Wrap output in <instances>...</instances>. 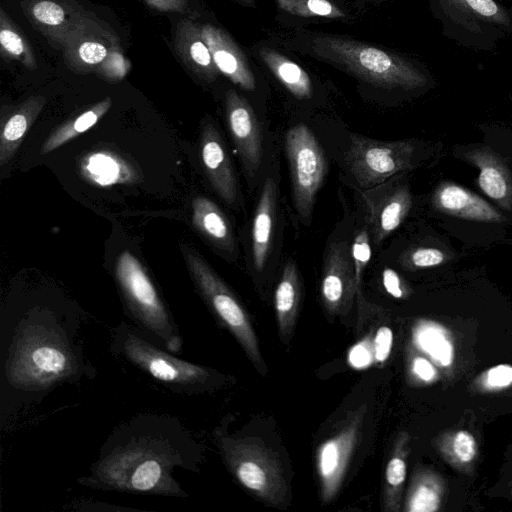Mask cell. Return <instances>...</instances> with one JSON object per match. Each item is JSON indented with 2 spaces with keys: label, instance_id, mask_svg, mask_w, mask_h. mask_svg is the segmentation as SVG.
Segmentation results:
<instances>
[{
  "label": "cell",
  "instance_id": "cell-1",
  "mask_svg": "<svg viewBox=\"0 0 512 512\" xmlns=\"http://www.w3.org/2000/svg\"><path fill=\"white\" fill-rule=\"evenodd\" d=\"M201 456V444L179 418L142 413L113 429L77 483L106 492L187 498L175 474L198 472Z\"/></svg>",
  "mask_w": 512,
  "mask_h": 512
},
{
  "label": "cell",
  "instance_id": "cell-2",
  "mask_svg": "<svg viewBox=\"0 0 512 512\" xmlns=\"http://www.w3.org/2000/svg\"><path fill=\"white\" fill-rule=\"evenodd\" d=\"M33 309L1 324L0 408L2 421L41 401L64 384L96 376L80 341L81 324Z\"/></svg>",
  "mask_w": 512,
  "mask_h": 512
},
{
  "label": "cell",
  "instance_id": "cell-3",
  "mask_svg": "<svg viewBox=\"0 0 512 512\" xmlns=\"http://www.w3.org/2000/svg\"><path fill=\"white\" fill-rule=\"evenodd\" d=\"M110 347L114 355L177 394L205 393L220 383L215 370L177 357L124 321L111 330Z\"/></svg>",
  "mask_w": 512,
  "mask_h": 512
},
{
  "label": "cell",
  "instance_id": "cell-4",
  "mask_svg": "<svg viewBox=\"0 0 512 512\" xmlns=\"http://www.w3.org/2000/svg\"><path fill=\"white\" fill-rule=\"evenodd\" d=\"M314 43L319 55L375 85L408 92L424 91L434 85L424 66L376 47L336 37L317 38Z\"/></svg>",
  "mask_w": 512,
  "mask_h": 512
},
{
  "label": "cell",
  "instance_id": "cell-5",
  "mask_svg": "<svg viewBox=\"0 0 512 512\" xmlns=\"http://www.w3.org/2000/svg\"><path fill=\"white\" fill-rule=\"evenodd\" d=\"M114 274L135 326L162 348L179 354L183 339L178 325L138 258L123 251L116 259Z\"/></svg>",
  "mask_w": 512,
  "mask_h": 512
},
{
  "label": "cell",
  "instance_id": "cell-6",
  "mask_svg": "<svg viewBox=\"0 0 512 512\" xmlns=\"http://www.w3.org/2000/svg\"><path fill=\"white\" fill-rule=\"evenodd\" d=\"M220 455L237 481L263 502L283 508L288 486L278 457L260 439L228 434L226 422L214 432Z\"/></svg>",
  "mask_w": 512,
  "mask_h": 512
},
{
  "label": "cell",
  "instance_id": "cell-7",
  "mask_svg": "<svg viewBox=\"0 0 512 512\" xmlns=\"http://www.w3.org/2000/svg\"><path fill=\"white\" fill-rule=\"evenodd\" d=\"M442 34L462 47L493 51L512 35V9L499 0H430Z\"/></svg>",
  "mask_w": 512,
  "mask_h": 512
},
{
  "label": "cell",
  "instance_id": "cell-8",
  "mask_svg": "<svg viewBox=\"0 0 512 512\" xmlns=\"http://www.w3.org/2000/svg\"><path fill=\"white\" fill-rule=\"evenodd\" d=\"M190 276L200 296L217 320L234 336L237 342L262 374L266 365L250 318L232 290L218 276L206 260L195 250L184 252Z\"/></svg>",
  "mask_w": 512,
  "mask_h": 512
},
{
  "label": "cell",
  "instance_id": "cell-9",
  "mask_svg": "<svg viewBox=\"0 0 512 512\" xmlns=\"http://www.w3.org/2000/svg\"><path fill=\"white\" fill-rule=\"evenodd\" d=\"M61 49L67 67L77 74L96 73L106 80L119 81L129 69L116 33L90 12Z\"/></svg>",
  "mask_w": 512,
  "mask_h": 512
},
{
  "label": "cell",
  "instance_id": "cell-10",
  "mask_svg": "<svg viewBox=\"0 0 512 512\" xmlns=\"http://www.w3.org/2000/svg\"><path fill=\"white\" fill-rule=\"evenodd\" d=\"M292 197L303 220L310 218L325 173L326 159L313 132L303 123L291 127L285 136Z\"/></svg>",
  "mask_w": 512,
  "mask_h": 512
},
{
  "label": "cell",
  "instance_id": "cell-11",
  "mask_svg": "<svg viewBox=\"0 0 512 512\" xmlns=\"http://www.w3.org/2000/svg\"><path fill=\"white\" fill-rule=\"evenodd\" d=\"M366 413L365 404L349 411L336 431L317 448L315 467L319 495L324 504L331 502L340 491L360 441Z\"/></svg>",
  "mask_w": 512,
  "mask_h": 512
},
{
  "label": "cell",
  "instance_id": "cell-12",
  "mask_svg": "<svg viewBox=\"0 0 512 512\" xmlns=\"http://www.w3.org/2000/svg\"><path fill=\"white\" fill-rule=\"evenodd\" d=\"M347 166L361 187H372L409 169L415 151L409 140L379 141L352 134Z\"/></svg>",
  "mask_w": 512,
  "mask_h": 512
},
{
  "label": "cell",
  "instance_id": "cell-13",
  "mask_svg": "<svg viewBox=\"0 0 512 512\" xmlns=\"http://www.w3.org/2000/svg\"><path fill=\"white\" fill-rule=\"evenodd\" d=\"M357 291L350 248L345 242L333 243L326 255L320 285L326 311L331 316L345 314Z\"/></svg>",
  "mask_w": 512,
  "mask_h": 512
},
{
  "label": "cell",
  "instance_id": "cell-14",
  "mask_svg": "<svg viewBox=\"0 0 512 512\" xmlns=\"http://www.w3.org/2000/svg\"><path fill=\"white\" fill-rule=\"evenodd\" d=\"M21 7L31 25L57 49L89 13L75 0H23Z\"/></svg>",
  "mask_w": 512,
  "mask_h": 512
},
{
  "label": "cell",
  "instance_id": "cell-15",
  "mask_svg": "<svg viewBox=\"0 0 512 512\" xmlns=\"http://www.w3.org/2000/svg\"><path fill=\"white\" fill-rule=\"evenodd\" d=\"M226 118L232 140L246 171L254 175L262 161L263 137L257 118L234 90L226 93Z\"/></svg>",
  "mask_w": 512,
  "mask_h": 512
},
{
  "label": "cell",
  "instance_id": "cell-16",
  "mask_svg": "<svg viewBox=\"0 0 512 512\" xmlns=\"http://www.w3.org/2000/svg\"><path fill=\"white\" fill-rule=\"evenodd\" d=\"M463 158L477 168V184L501 208L512 212V172L504 159L490 147H465Z\"/></svg>",
  "mask_w": 512,
  "mask_h": 512
},
{
  "label": "cell",
  "instance_id": "cell-17",
  "mask_svg": "<svg viewBox=\"0 0 512 512\" xmlns=\"http://www.w3.org/2000/svg\"><path fill=\"white\" fill-rule=\"evenodd\" d=\"M432 206L440 213L465 220L503 223L506 218L498 209L473 193L451 181L441 182L433 192Z\"/></svg>",
  "mask_w": 512,
  "mask_h": 512
},
{
  "label": "cell",
  "instance_id": "cell-18",
  "mask_svg": "<svg viewBox=\"0 0 512 512\" xmlns=\"http://www.w3.org/2000/svg\"><path fill=\"white\" fill-rule=\"evenodd\" d=\"M200 152L212 187L227 204L234 205L237 201V184L232 163L221 136L209 122L202 127Z\"/></svg>",
  "mask_w": 512,
  "mask_h": 512
},
{
  "label": "cell",
  "instance_id": "cell-19",
  "mask_svg": "<svg viewBox=\"0 0 512 512\" xmlns=\"http://www.w3.org/2000/svg\"><path fill=\"white\" fill-rule=\"evenodd\" d=\"M201 33L218 70L241 88L254 89L255 78L245 55L230 36L211 24L202 25Z\"/></svg>",
  "mask_w": 512,
  "mask_h": 512
},
{
  "label": "cell",
  "instance_id": "cell-20",
  "mask_svg": "<svg viewBox=\"0 0 512 512\" xmlns=\"http://www.w3.org/2000/svg\"><path fill=\"white\" fill-rule=\"evenodd\" d=\"M173 43L177 56L187 69L204 81L215 79L219 70L199 24L188 18L181 19L177 23Z\"/></svg>",
  "mask_w": 512,
  "mask_h": 512
},
{
  "label": "cell",
  "instance_id": "cell-21",
  "mask_svg": "<svg viewBox=\"0 0 512 512\" xmlns=\"http://www.w3.org/2000/svg\"><path fill=\"white\" fill-rule=\"evenodd\" d=\"M78 167L86 181L99 186L131 184L139 179V172L132 163L108 150L84 155Z\"/></svg>",
  "mask_w": 512,
  "mask_h": 512
},
{
  "label": "cell",
  "instance_id": "cell-22",
  "mask_svg": "<svg viewBox=\"0 0 512 512\" xmlns=\"http://www.w3.org/2000/svg\"><path fill=\"white\" fill-rule=\"evenodd\" d=\"M276 203V185L269 177L263 184L252 223V260L258 272L264 269L271 249Z\"/></svg>",
  "mask_w": 512,
  "mask_h": 512
},
{
  "label": "cell",
  "instance_id": "cell-23",
  "mask_svg": "<svg viewBox=\"0 0 512 512\" xmlns=\"http://www.w3.org/2000/svg\"><path fill=\"white\" fill-rule=\"evenodd\" d=\"M45 104L46 98L44 96H31L2 119L0 130L1 166H4L13 158Z\"/></svg>",
  "mask_w": 512,
  "mask_h": 512
},
{
  "label": "cell",
  "instance_id": "cell-24",
  "mask_svg": "<svg viewBox=\"0 0 512 512\" xmlns=\"http://www.w3.org/2000/svg\"><path fill=\"white\" fill-rule=\"evenodd\" d=\"M411 205L412 198L407 185L393 188L372 204L369 223L375 244L379 245L402 224Z\"/></svg>",
  "mask_w": 512,
  "mask_h": 512
},
{
  "label": "cell",
  "instance_id": "cell-25",
  "mask_svg": "<svg viewBox=\"0 0 512 512\" xmlns=\"http://www.w3.org/2000/svg\"><path fill=\"white\" fill-rule=\"evenodd\" d=\"M301 300V281L296 265L288 261L275 290V311L280 338L287 344L293 335Z\"/></svg>",
  "mask_w": 512,
  "mask_h": 512
},
{
  "label": "cell",
  "instance_id": "cell-26",
  "mask_svg": "<svg viewBox=\"0 0 512 512\" xmlns=\"http://www.w3.org/2000/svg\"><path fill=\"white\" fill-rule=\"evenodd\" d=\"M192 224L209 242L221 250L233 251V232L222 210L209 198L197 196L192 201Z\"/></svg>",
  "mask_w": 512,
  "mask_h": 512
},
{
  "label": "cell",
  "instance_id": "cell-27",
  "mask_svg": "<svg viewBox=\"0 0 512 512\" xmlns=\"http://www.w3.org/2000/svg\"><path fill=\"white\" fill-rule=\"evenodd\" d=\"M408 436L401 433L394 442L385 468L383 484V509L388 512L400 510L403 485L406 478Z\"/></svg>",
  "mask_w": 512,
  "mask_h": 512
},
{
  "label": "cell",
  "instance_id": "cell-28",
  "mask_svg": "<svg viewBox=\"0 0 512 512\" xmlns=\"http://www.w3.org/2000/svg\"><path fill=\"white\" fill-rule=\"evenodd\" d=\"M111 105V98L106 97L57 127L43 142L40 153L48 154L89 130L108 112Z\"/></svg>",
  "mask_w": 512,
  "mask_h": 512
},
{
  "label": "cell",
  "instance_id": "cell-29",
  "mask_svg": "<svg viewBox=\"0 0 512 512\" xmlns=\"http://www.w3.org/2000/svg\"><path fill=\"white\" fill-rule=\"evenodd\" d=\"M415 344L435 363L449 367L454 360V346L448 331L433 321H421L414 329Z\"/></svg>",
  "mask_w": 512,
  "mask_h": 512
},
{
  "label": "cell",
  "instance_id": "cell-30",
  "mask_svg": "<svg viewBox=\"0 0 512 512\" xmlns=\"http://www.w3.org/2000/svg\"><path fill=\"white\" fill-rule=\"evenodd\" d=\"M261 57L278 80L295 97L299 99L311 97V80L299 65L270 49H263Z\"/></svg>",
  "mask_w": 512,
  "mask_h": 512
},
{
  "label": "cell",
  "instance_id": "cell-31",
  "mask_svg": "<svg viewBox=\"0 0 512 512\" xmlns=\"http://www.w3.org/2000/svg\"><path fill=\"white\" fill-rule=\"evenodd\" d=\"M0 46L4 58L17 60L29 70L37 68L33 47L3 7L0 9Z\"/></svg>",
  "mask_w": 512,
  "mask_h": 512
},
{
  "label": "cell",
  "instance_id": "cell-32",
  "mask_svg": "<svg viewBox=\"0 0 512 512\" xmlns=\"http://www.w3.org/2000/svg\"><path fill=\"white\" fill-rule=\"evenodd\" d=\"M441 486L432 474H415L410 484L404 510L407 512H434L441 504Z\"/></svg>",
  "mask_w": 512,
  "mask_h": 512
},
{
  "label": "cell",
  "instance_id": "cell-33",
  "mask_svg": "<svg viewBox=\"0 0 512 512\" xmlns=\"http://www.w3.org/2000/svg\"><path fill=\"white\" fill-rule=\"evenodd\" d=\"M449 259L447 250L438 246L423 245L407 250L400 261L408 269H424L443 265Z\"/></svg>",
  "mask_w": 512,
  "mask_h": 512
},
{
  "label": "cell",
  "instance_id": "cell-34",
  "mask_svg": "<svg viewBox=\"0 0 512 512\" xmlns=\"http://www.w3.org/2000/svg\"><path fill=\"white\" fill-rule=\"evenodd\" d=\"M279 6L291 13L305 16L335 17L342 13L327 0H277Z\"/></svg>",
  "mask_w": 512,
  "mask_h": 512
},
{
  "label": "cell",
  "instance_id": "cell-35",
  "mask_svg": "<svg viewBox=\"0 0 512 512\" xmlns=\"http://www.w3.org/2000/svg\"><path fill=\"white\" fill-rule=\"evenodd\" d=\"M350 252L354 265L356 284L359 291L362 274L371 258L369 234L366 229H361L356 233Z\"/></svg>",
  "mask_w": 512,
  "mask_h": 512
},
{
  "label": "cell",
  "instance_id": "cell-36",
  "mask_svg": "<svg viewBox=\"0 0 512 512\" xmlns=\"http://www.w3.org/2000/svg\"><path fill=\"white\" fill-rule=\"evenodd\" d=\"M450 455L459 464H469L477 453L475 438L468 431H457L450 439Z\"/></svg>",
  "mask_w": 512,
  "mask_h": 512
},
{
  "label": "cell",
  "instance_id": "cell-37",
  "mask_svg": "<svg viewBox=\"0 0 512 512\" xmlns=\"http://www.w3.org/2000/svg\"><path fill=\"white\" fill-rule=\"evenodd\" d=\"M347 360L354 369H365L374 363L373 339L367 335L358 341L348 352Z\"/></svg>",
  "mask_w": 512,
  "mask_h": 512
},
{
  "label": "cell",
  "instance_id": "cell-38",
  "mask_svg": "<svg viewBox=\"0 0 512 512\" xmlns=\"http://www.w3.org/2000/svg\"><path fill=\"white\" fill-rule=\"evenodd\" d=\"M374 348V362L378 365L384 363L392 349L393 332L387 326H381L372 337Z\"/></svg>",
  "mask_w": 512,
  "mask_h": 512
},
{
  "label": "cell",
  "instance_id": "cell-39",
  "mask_svg": "<svg viewBox=\"0 0 512 512\" xmlns=\"http://www.w3.org/2000/svg\"><path fill=\"white\" fill-rule=\"evenodd\" d=\"M489 388L500 389L512 384V366L500 364L489 369L485 376Z\"/></svg>",
  "mask_w": 512,
  "mask_h": 512
},
{
  "label": "cell",
  "instance_id": "cell-40",
  "mask_svg": "<svg viewBox=\"0 0 512 512\" xmlns=\"http://www.w3.org/2000/svg\"><path fill=\"white\" fill-rule=\"evenodd\" d=\"M382 284L386 292L394 298L405 297L406 289L399 274L392 268H385L382 271Z\"/></svg>",
  "mask_w": 512,
  "mask_h": 512
},
{
  "label": "cell",
  "instance_id": "cell-41",
  "mask_svg": "<svg viewBox=\"0 0 512 512\" xmlns=\"http://www.w3.org/2000/svg\"><path fill=\"white\" fill-rule=\"evenodd\" d=\"M152 9L161 12L185 14L189 11L188 0H143Z\"/></svg>",
  "mask_w": 512,
  "mask_h": 512
},
{
  "label": "cell",
  "instance_id": "cell-42",
  "mask_svg": "<svg viewBox=\"0 0 512 512\" xmlns=\"http://www.w3.org/2000/svg\"><path fill=\"white\" fill-rule=\"evenodd\" d=\"M412 373L424 382H431L436 376V370L427 359L423 357H415L411 363Z\"/></svg>",
  "mask_w": 512,
  "mask_h": 512
},
{
  "label": "cell",
  "instance_id": "cell-43",
  "mask_svg": "<svg viewBox=\"0 0 512 512\" xmlns=\"http://www.w3.org/2000/svg\"><path fill=\"white\" fill-rule=\"evenodd\" d=\"M239 1H241V2H243V3H247V4H248V3H249V4H252V2H253L254 0H239Z\"/></svg>",
  "mask_w": 512,
  "mask_h": 512
}]
</instances>
